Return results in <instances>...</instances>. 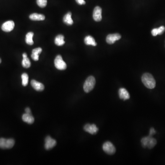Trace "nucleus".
Here are the masks:
<instances>
[{
  "mask_svg": "<svg viewBox=\"0 0 165 165\" xmlns=\"http://www.w3.org/2000/svg\"><path fill=\"white\" fill-rule=\"evenodd\" d=\"M84 43L87 45H92L93 46H96L97 45V43L95 42L93 37L89 35L85 37L84 39Z\"/></svg>",
  "mask_w": 165,
  "mask_h": 165,
  "instance_id": "nucleus-21",
  "label": "nucleus"
},
{
  "mask_svg": "<svg viewBox=\"0 0 165 165\" xmlns=\"http://www.w3.org/2000/svg\"><path fill=\"white\" fill-rule=\"evenodd\" d=\"M31 84L32 87L37 91L40 92V91H42L44 89V85H43L40 82H38L36 80H31Z\"/></svg>",
  "mask_w": 165,
  "mask_h": 165,
  "instance_id": "nucleus-12",
  "label": "nucleus"
},
{
  "mask_svg": "<svg viewBox=\"0 0 165 165\" xmlns=\"http://www.w3.org/2000/svg\"><path fill=\"white\" fill-rule=\"evenodd\" d=\"M30 19L33 21H42L45 19L44 15L34 13L30 16Z\"/></svg>",
  "mask_w": 165,
  "mask_h": 165,
  "instance_id": "nucleus-17",
  "label": "nucleus"
},
{
  "mask_svg": "<svg viewBox=\"0 0 165 165\" xmlns=\"http://www.w3.org/2000/svg\"><path fill=\"white\" fill-rule=\"evenodd\" d=\"M93 17L94 21H101L102 19V9L99 6H96L94 10Z\"/></svg>",
  "mask_w": 165,
  "mask_h": 165,
  "instance_id": "nucleus-8",
  "label": "nucleus"
},
{
  "mask_svg": "<svg viewBox=\"0 0 165 165\" xmlns=\"http://www.w3.org/2000/svg\"><path fill=\"white\" fill-rule=\"evenodd\" d=\"M156 131L155 129H154L153 128H151L150 129V133H149V135L150 136H152L154 134H156Z\"/></svg>",
  "mask_w": 165,
  "mask_h": 165,
  "instance_id": "nucleus-25",
  "label": "nucleus"
},
{
  "mask_svg": "<svg viewBox=\"0 0 165 165\" xmlns=\"http://www.w3.org/2000/svg\"><path fill=\"white\" fill-rule=\"evenodd\" d=\"M1 59L0 58V63H1Z\"/></svg>",
  "mask_w": 165,
  "mask_h": 165,
  "instance_id": "nucleus-28",
  "label": "nucleus"
},
{
  "mask_svg": "<svg viewBox=\"0 0 165 165\" xmlns=\"http://www.w3.org/2000/svg\"><path fill=\"white\" fill-rule=\"evenodd\" d=\"M76 1L79 5H84L85 4V1L84 0H76Z\"/></svg>",
  "mask_w": 165,
  "mask_h": 165,
  "instance_id": "nucleus-26",
  "label": "nucleus"
},
{
  "mask_svg": "<svg viewBox=\"0 0 165 165\" xmlns=\"http://www.w3.org/2000/svg\"><path fill=\"white\" fill-rule=\"evenodd\" d=\"M95 78L90 76L86 79L84 84V89L86 93H89L93 90L95 84Z\"/></svg>",
  "mask_w": 165,
  "mask_h": 165,
  "instance_id": "nucleus-3",
  "label": "nucleus"
},
{
  "mask_svg": "<svg viewBox=\"0 0 165 165\" xmlns=\"http://www.w3.org/2000/svg\"><path fill=\"white\" fill-rule=\"evenodd\" d=\"M103 150L108 155H112L116 152V148L112 143L109 141L106 142L102 146Z\"/></svg>",
  "mask_w": 165,
  "mask_h": 165,
  "instance_id": "nucleus-6",
  "label": "nucleus"
},
{
  "mask_svg": "<svg viewBox=\"0 0 165 165\" xmlns=\"http://www.w3.org/2000/svg\"><path fill=\"white\" fill-rule=\"evenodd\" d=\"M165 31V27H164V26H161L159 28H156V29H153L151 31V34L153 36H156L158 35H161L164 33Z\"/></svg>",
  "mask_w": 165,
  "mask_h": 165,
  "instance_id": "nucleus-19",
  "label": "nucleus"
},
{
  "mask_svg": "<svg viewBox=\"0 0 165 165\" xmlns=\"http://www.w3.org/2000/svg\"><path fill=\"white\" fill-rule=\"evenodd\" d=\"M22 119L24 122L29 124H32L34 122L35 119L31 114H28L25 113L22 116Z\"/></svg>",
  "mask_w": 165,
  "mask_h": 165,
  "instance_id": "nucleus-15",
  "label": "nucleus"
},
{
  "mask_svg": "<svg viewBox=\"0 0 165 165\" xmlns=\"http://www.w3.org/2000/svg\"><path fill=\"white\" fill-rule=\"evenodd\" d=\"M54 64L55 68L58 70H65L67 68V64L61 55L56 56L54 60Z\"/></svg>",
  "mask_w": 165,
  "mask_h": 165,
  "instance_id": "nucleus-5",
  "label": "nucleus"
},
{
  "mask_svg": "<svg viewBox=\"0 0 165 165\" xmlns=\"http://www.w3.org/2000/svg\"><path fill=\"white\" fill-rule=\"evenodd\" d=\"M64 22L68 25H72L73 23V19H72V13L68 12L64 16L63 18Z\"/></svg>",
  "mask_w": 165,
  "mask_h": 165,
  "instance_id": "nucleus-20",
  "label": "nucleus"
},
{
  "mask_svg": "<svg viewBox=\"0 0 165 165\" xmlns=\"http://www.w3.org/2000/svg\"><path fill=\"white\" fill-rule=\"evenodd\" d=\"M34 36V33L33 32H29L26 35L25 41L27 44L32 45L34 44V41L33 40V37Z\"/></svg>",
  "mask_w": 165,
  "mask_h": 165,
  "instance_id": "nucleus-22",
  "label": "nucleus"
},
{
  "mask_svg": "<svg viewBox=\"0 0 165 165\" xmlns=\"http://www.w3.org/2000/svg\"><path fill=\"white\" fill-rule=\"evenodd\" d=\"M15 24L12 21L6 22L1 26V29L4 32H9L12 31L14 28Z\"/></svg>",
  "mask_w": 165,
  "mask_h": 165,
  "instance_id": "nucleus-7",
  "label": "nucleus"
},
{
  "mask_svg": "<svg viewBox=\"0 0 165 165\" xmlns=\"http://www.w3.org/2000/svg\"><path fill=\"white\" fill-rule=\"evenodd\" d=\"M23 59L22 62V66L24 68H30L31 66V63H30V59L27 57V54L24 53L23 54Z\"/></svg>",
  "mask_w": 165,
  "mask_h": 165,
  "instance_id": "nucleus-16",
  "label": "nucleus"
},
{
  "mask_svg": "<svg viewBox=\"0 0 165 165\" xmlns=\"http://www.w3.org/2000/svg\"><path fill=\"white\" fill-rule=\"evenodd\" d=\"M22 79V84L23 86H27L29 82V76L26 73H24L21 75Z\"/></svg>",
  "mask_w": 165,
  "mask_h": 165,
  "instance_id": "nucleus-23",
  "label": "nucleus"
},
{
  "mask_svg": "<svg viewBox=\"0 0 165 165\" xmlns=\"http://www.w3.org/2000/svg\"><path fill=\"white\" fill-rule=\"evenodd\" d=\"M55 43L58 46H62L65 44L64 37L62 35H59L55 39Z\"/></svg>",
  "mask_w": 165,
  "mask_h": 165,
  "instance_id": "nucleus-18",
  "label": "nucleus"
},
{
  "mask_svg": "<svg viewBox=\"0 0 165 165\" xmlns=\"http://www.w3.org/2000/svg\"><path fill=\"white\" fill-rule=\"evenodd\" d=\"M25 111L26 113H28V114H31V110L30 109V108H26L25 109Z\"/></svg>",
  "mask_w": 165,
  "mask_h": 165,
  "instance_id": "nucleus-27",
  "label": "nucleus"
},
{
  "mask_svg": "<svg viewBox=\"0 0 165 165\" xmlns=\"http://www.w3.org/2000/svg\"><path fill=\"white\" fill-rule=\"evenodd\" d=\"M141 142L143 147L145 148H148L149 149H152L157 144L156 140L150 136L143 138L141 141Z\"/></svg>",
  "mask_w": 165,
  "mask_h": 165,
  "instance_id": "nucleus-2",
  "label": "nucleus"
},
{
  "mask_svg": "<svg viewBox=\"0 0 165 165\" xmlns=\"http://www.w3.org/2000/svg\"><path fill=\"white\" fill-rule=\"evenodd\" d=\"M37 5L41 8L46 6L47 5V0H37Z\"/></svg>",
  "mask_w": 165,
  "mask_h": 165,
  "instance_id": "nucleus-24",
  "label": "nucleus"
},
{
  "mask_svg": "<svg viewBox=\"0 0 165 165\" xmlns=\"http://www.w3.org/2000/svg\"><path fill=\"white\" fill-rule=\"evenodd\" d=\"M142 81L146 87L150 89H153L156 86V80L153 76L149 73H145L142 75Z\"/></svg>",
  "mask_w": 165,
  "mask_h": 165,
  "instance_id": "nucleus-1",
  "label": "nucleus"
},
{
  "mask_svg": "<svg viewBox=\"0 0 165 165\" xmlns=\"http://www.w3.org/2000/svg\"><path fill=\"white\" fill-rule=\"evenodd\" d=\"M56 144V141L51 138L50 136L46 137L45 139V147L46 150H50L55 146Z\"/></svg>",
  "mask_w": 165,
  "mask_h": 165,
  "instance_id": "nucleus-10",
  "label": "nucleus"
},
{
  "mask_svg": "<svg viewBox=\"0 0 165 165\" xmlns=\"http://www.w3.org/2000/svg\"><path fill=\"white\" fill-rule=\"evenodd\" d=\"M84 130L91 134H96L98 131V128L95 124H87L84 126Z\"/></svg>",
  "mask_w": 165,
  "mask_h": 165,
  "instance_id": "nucleus-11",
  "label": "nucleus"
},
{
  "mask_svg": "<svg viewBox=\"0 0 165 165\" xmlns=\"http://www.w3.org/2000/svg\"><path fill=\"white\" fill-rule=\"evenodd\" d=\"M14 140L12 138L10 139L0 138V148L1 149H11L14 146Z\"/></svg>",
  "mask_w": 165,
  "mask_h": 165,
  "instance_id": "nucleus-4",
  "label": "nucleus"
},
{
  "mask_svg": "<svg viewBox=\"0 0 165 165\" xmlns=\"http://www.w3.org/2000/svg\"><path fill=\"white\" fill-rule=\"evenodd\" d=\"M42 49L40 48H37L34 49L32 50V54H31V58L35 61H37L39 60V54H40L42 52Z\"/></svg>",
  "mask_w": 165,
  "mask_h": 165,
  "instance_id": "nucleus-14",
  "label": "nucleus"
},
{
  "mask_svg": "<svg viewBox=\"0 0 165 165\" xmlns=\"http://www.w3.org/2000/svg\"><path fill=\"white\" fill-rule=\"evenodd\" d=\"M118 93H119V97L121 99H122L125 101V100H127L130 98L129 93L125 88H120Z\"/></svg>",
  "mask_w": 165,
  "mask_h": 165,
  "instance_id": "nucleus-13",
  "label": "nucleus"
},
{
  "mask_svg": "<svg viewBox=\"0 0 165 165\" xmlns=\"http://www.w3.org/2000/svg\"><path fill=\"white\" fill-rule=\"evenodd\" d=\"M121 38V35L119 34H110L106 38V41L109 44H114L117 40H119Z\"/></svg>",
  "mask_w": 165,
  "mask_h": 165,
  "instance_id": "nucleus-9",
  "label": "nucleus"
}]
</instances>
